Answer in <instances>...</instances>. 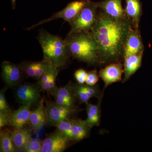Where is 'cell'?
Here are the masks:
<instances>
[{"label":"cell","mask_w":152,"mask_h":152,"mask_svg":"<svg viewBox=\"0 0 152 152\" xmlns=\"http://www.w3.org/2000/svg\"><path fill=\"white\" fill-rule=\"evenodd\" d=\"M132 28L127 19L116 20L100 10L90 32L97 44L101 64L116 62L123 56L125 41Z\"/></svg>","instance_id":"cell-1"},{"label":"cell","mask_w":152,"mask_h":152,"mask_svg":"<svg viewBox=\"0 0 152 152\" xmlns=\"http://www.w3.org/2000/svg\"><path fill=\"white\" fill-rule=\"evenodd\" d=\"M65 40L74 58L91 65L101 64L97 44L90 32L68 34Z\"/></svg>","instance_id":"cell-2"},{"label":"cell","mask_w":152,"mask_h":152,"mask_svg":"<svg viewBox=\"0 0 152 152\" xmlns=\"http://www.w3.org/2000/svg\"><path fill=\"white\" fill-rule=\"evenodd\" d=\"M37 39L43 53V61L59 69L67 65L71 55L65 40L44 29L40 30Z\"/></svg>","instance_id":"cell-3"},{"label":"cell","mask_w":152,"mask_h":152,"mask_svg":"<svg viewBox=\"0 0 152 152\" xmlns=\"http://www.w3.org/2000/svg\"><path fill=\"white\" fill-rule=\"evenodd\" d=\"M98 2L89 0L84 8L72 21L69 34L82 32H90L97 18Z\"/></svg>","instance_id":"cell-4"},{"label":"cell","mask_w":152,"mask_h":152,"mask_svg":"<svg viewBox=\"0 0 152 152\" xmlns=\"http://www.w3.org/2000/svg\"><path fill=\"white\" fill-rule=\"evenodd\" d=\"M89 1V0H78L71 2L69 3L63 10L53 14L50 18L41 21L36 24L26 29H32L38 26L58 19H64L66 21L69 23L76 18L85 6L86 5Z\"/></svg>","instance_id":"cell-5"},{"label":"cell","mask_w":152,"mask_h":152,"mask_svg":"<svg viewBox=\"0 0 152 152\" xmlns=\"http://www.w3.org/2000/svg\"><path fill=\"white\" fill-rule=\"evenodd\" d=\"M51 94L54 98L55 102L60 105L67 108L75 112L77 110L76 102L77 100L72 90V83L69 82L63 87H56Z\"/></svg>","instance_id":"cell-6"},{"label":"cell","mask_w":152,"mask_h":152,"mask_svg":"<svg viewBox=\"0 0 152 152\" xmlns=\"http://www.w3.org/2000/svg\"><path fill=\"white\" fill-rule=\"evenodd\" d=\"M40 91L38 84L26 83L17 89L15 95L17 99L22 105L31 107L37 102L40 98Z\"/></svg>","instance_id":"cell-7"},{"label":"cell","mask_w":152,"mask_h":152,"mask_svg":"<svg viewBox=\"0 0 152 152\" xmlns=\"http://www.w3.org/2000/svg\"><path fill=\"white\" fill-rule=\"evenodd\" d=\"M71 141L59 131L50 134L43 141L41 152H62L65 151Z\"/></svg>","instance_id":"cell-8"},{"label":"cell","mask_w":152,"mask_h":152,"mask_svg":"<svg viewBox=\"0 0 152 152\" xmlns=\"http://www.w3.org/2000/svg\"><path fill=\"white\" fill-rule=\"evenodd\" d=\"M144 45L139 29L131 28L125 41L123 51L124 58L132 55L143 53Z\"/></svg>","instance_id":"cell-9"},{"label":"cell","mask_w":152,"mask_h":152,"mask_svg":"<svg viewBox=\"0 0 152 152\" xmlns=\"http://www.w3.org/2000/svg\"><path fill=\"white\" fill-rule=\"evenodd\" d=\"M46 110L48 117L47 124L50 126H56L63 120L70 118L75 113L53 102L47 103Z\"/></svg>","instance_id":"cell-10"},{"label":"cell","mask_w":152,"mask_h":152,"mask_svg":"<svg viewBox=\"0 0 152 152\" xmlns=\"http://www.w3.org/2000/svg\"><path fill=\"white\" fill-rule=\"evenodd\" d=\"M72 87L77 100L81 103H86L92 98L99 99L103 96L100 89L97 85L91 86L86 84H80L72 83Z\"/></svg>","instance_id":"cell-11"},{"label":"cell","mask_w":152,"mask_h":152,"mask_svg":"<svg viewBox=\"0 0 152 152\" xmlns=\"http://www.w3.org/2000/svg\"><path fill=\"white\" fill-rule=\"evenodd\" d=\"M123 66L121 63L116 62L110 64L99 71V76L103 81L105 88L121 80L124 73Z\"/></svg>","instance_id":"cell-12"},{"label":"cell","mask_w":152,"mask_h":152,"mask_svg":"<svg viewBox=\"0 0 152 152\" xmlns=\"http://www.w3.org/2000/svg\"><path fill=\"white\" fill-rule=\"evenodd\" d=\"M2 77L8 86L12 87L18 83L24 75L20 65L10 62H3L1 65Z\"/></svg>","instance_id":"cell-13"},{"label":"cell","mask_w":152,"mask_h":152,"mask_svg":"<svg viewBox=\"0 0 152 152\" xmlns=\"http://www.w3.org/2000/svg\"><path fill=\"white\" fill-rule=\"evenodd\" d=\"M122 0H104L98 2L99 9L107 15L116 20L127 19L122 5Z\"/></svg>","instance_id":"cell-14"},{"label":"cell","mask_w":152,"mask_h":152,"mask_svg":"<svg viewBox=\"0 0 152 152\" xmlns=\"http://www.w3.org/2000/svg\"><path fill=\"white\" fill-rule=\"evenodd\" d=\"M51 65L42 60L41 61L26 62L20 66L24 75L39 80Z\"/></svg>","instance_id":"cell-15"},{"label":"cell","mask_w":152,"mask_h":152,"mask_svg":"<svg viewBox=\"0 0 152 152\" xmlns=\"http://www.w3.org/2000/svg\"><path fill=\"white\" fill-rule=\"evenodd\" d=\"M125 12L126 17L133 28L139 29L142 15V4L140 0H126Z\"/></svg>","instance_id":"cell-16"},{"label":"cell","mask_w":152,"mask_h":152,"mask_svg":"<svg viewBox=\"0 0 152 152\" xmlns=\"http://www.w3.org/2000/svg\"><path fill=\"white\" fill-rule=\"evenodd\" d=\"M31 111L30 107L22 105L16 110L11 112L10 114V125L15 129H18L24 128L28 123Z\"/></svg>","instance_id":"cell-17"},{"label":"cell","mask_w":152,"mask_h":152,"mask_svg":"<svg viewBox=\"0 0 152 152\" xmlns=\"http://www.w3.org/2000/svg\"><path fill=\"white\" fill-rule=\"evenodd\" d=\"M143 53L132 55L124 58L123 83L126 82L141 66Z\"/></svg>","instance_id":"cell-18"},{"label":"cell","mask_w":152,"mask_h":152,"mask_svg":"<svg viewBox=\"0 0 152 152\" xmlns=\"http://www.w3.org/2000/svg\"><path fill=\"white\" fill-rule=\"evenodd\" d=\"M48 122L46 110L43 104L40 103L37 107L32 111L30 115L28 123L35 130L39 131Z\"/></svg>","instance_id":"cell-19"},{"label":"cell","mask_w":152,"mask_h":152,"mask_svg":"<svg viewBox=\"0 0 152 152\" xmlns=\"http://www.w3.org/2000/svg\"><path fill=\"white\" fill-rule=\"evenodd\" d=\"M11 134L17 151L24 152L25 148L32 139L31 131L28 129L23 128L15 129Z\"/></svg>","instance_id":"cell-20"},{"label":"cell","mask_w":152,"mask_h":152,"mask_svg":"<svg viewBox=\"0 0 152 152\" xmlns=\"http://www.w3.org/2000/svg\"><path fill=\"white\" fill-rule=\"evenodd\" d=\"M102 97L98 99L99 101L96 104L86 103V109L87 113V118L85 120L86 122L90 126L93 127L99 126L100 124L101 117V105Z\"/></svg>","instance_id":"cell-21"},{"label":"cell","mask_w":152,"mask_h":152,"mask_svg":"<svg viewBox=\"0 0 152 152\" xmlns=\"http://www.w3.org/2000/svg\"><path fill=\"white\" fill-rule=\"evenodd\" d=\"M91 127L86 121L80 119H72V141H79L87 138L89 135Z\"/></svg>","instance_id":"cell-22"},{"label":"cell","mask_w":152,"mask_h":152,"mask_svg":"<svg viewBox=\"0 0 152 152\" xmlns=\"http://www.w3.org/2000/svg\"><path fill=\"white\" fill-rule=\"evenodd\" d=\"M0 151L1 152H16L14 146L12 134L7 131H1L0 134Z\"/></svg>","instance_id":"cell-23"},{"label":"cell","mask_w":152,"mask_h":152,"mask_svg":"<svg viewBox=\"0 0 152 152\" xmlns=\"http://www.w3.org/2000/svg\"><path fill=\"white\" fill-rule=\"evenodd\" d=\"M72 119L70 118L65 119L55 126L58 131L62 134L71 141H72Z\"/></svg>","instance_id":"cell-24"},{"label":"cell","mask_w":152,"mask_h":152,"mask_svg":"<svg viewBox=\"0 0 152 152\" xmlns=\"http://www.w3.org/2000/svg\"><path fill=\"white\" fill-rule=\"evenodd\" d=\"M59 71L60 69L58 68H57L53 65H51L48 69L44 74L41 78L39 80L38 84L46 83L49 80L51 79L53 77L58 76Z\"/></svg>","instance_id":"cell-25"},{"label":"cell","mask_w":152,"mask_h":152,"mask_svg":"<svg viewBox=\"0 0 152 152\" xmlns=\"http://www.w3.org/2000/svg\"><path fill=\"white\" fill-rule=\"evenodd\" d=\"M42 145L43 141L32 138L25 148L24 152H41Z\"/></svg>","instance_id":"cell-26"},{"label":"cell","mask_w":152,"mask_h":152,"mask_svg":"<svg viewBox=\"0 0 152 152\" xmlns=\"http://www.w3.org/2000/svg\"><path fill=\"white\" fill-rule=\"evenodd\" d=\"M57 77V76H54L50 79L48 81L40 84H38L41 91L47 92L50 94L56 87V81Z\"/></svg>","instance_id":"cell-27"},{"label":"cell","mask_w":152,"mask_h":152,"mask_svg":"<svg viewBox=\"0 0 152 152\" xmlns=\"http://www.w3.org/2000/svg\"><path fill=\"white\" fill-rule=\"evenodd\" d=\"M7 88H3L0 91V111L11 112V110L6 100L5 93Z\"/></svg>","instance_id":"cell-28"},{"label":"cell","mask_w":152,"mask_h":152,"mask_svg":"<svg viewBox=\"0 0 152 152\" xmlns=\"http://www.w3.org/2000/svg\"><path fill=\"white\" fill-rule=\"evenodd\" d=\"M99 77V75L96 70L90 71L88 72L86 83L89 86H94L98 83Z\"/></svg>","instance_id":"cell-29"},{"label":"cell","mask_w":152,"mask_h":152,"mask_svg":"<svg viewBox=\"0 0 152 152\" xmlns=\"http://www.w3.org/2000/svg\"><path fill=\"white\" fill-rule=\"evenodd\" d=\"M88 73L83 69H79L75 73V77L78 83L83 84L86 80Z\"/></svg>","instance_id":"cell-30"},{"label":"cell","mask_w":152,"mask_h":152,"mask_svg":"<svg viewBox=\"0 0 152 152\" xmlns=\"http://www.w3.org/2000/svg\"><path fill=\"white\" fill-rule=\"evenodd\" d=\"M11 112L0 111V129H1V128L6 126L10 125V116Z\"/></svg>","instance_id":"cell-31"},{"label":"cell","mask_w":152,"mask_h":152,"mask_svg":"<svg viewBox=\"0 0 152 152\" xmlns=\"http://www.w3.org/2000/svg\"><path fill=\"white\" fill-rule=\"evenodd\" d=\"M16 0H11L12 7L13 9H15L16 8Z\"/></svg>","instance_id":"cell-32"}]
</instances>
